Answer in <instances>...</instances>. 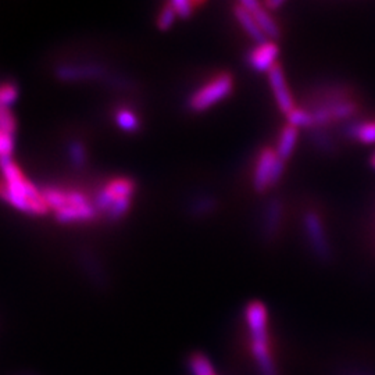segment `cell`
Instances as JSON below:
<instances>
[{
    "instance_id": "5",
    "label": "cell",
    "mask_w": 375,
    "mask_h": 375,
    "mask_svg": "<svg viewBox=\"0 0 375 375\" xmlns=\"http://www.w3.org/2000/svg\"><path fill=\"white\" fill-rule=\"evenodd\" d=\"M232 91L234 77L225 71L220 72L188 98L186 106L193 113H203L227 99Z\"/></svg>"
},
{
    "instance_id": "19",
    "label": "cell",
    "mask_w": 375,
    "mask_h": 375,
    "mask_svg": "<svg viewBox=\"0 0 375 375\" xmlns=\"http://www.w3.org/2000/svg\"><path fill=\"white\" fill-rule=\"evenodd\" d=\"M286 122L298 129L300 128H313L314 127V121H313V115L309 110L306 108H295L292 111H289L286 115Z\"/></svg>"
},
{
    "instance_id": "17",
    "label": "cell",
    "mask_w": 375,
    "mask_h": 375,
    "mask_svg": "<svg viewBox=\"0 0 375 375\" xmlns=\"http://www.w3.org/2000/svg\"><path fill=\"white\" fill-rule=\"evenodd\" d=\"M114 121L121 131L128 134H136L141 129V121L131 108H117L114 114Z\"/></svg>"
},
{
    "instance_id": "15",
    "label": "cell",
    "mask_w": 375,
    "mask_h": 375,
    "mask_svg": "<svg viewBox=\"0 0 375 375\" xmlns=\"http://www.w3.org/2000/svg\"><path fill=\"white\" fill-rule=\"evenodd\" d=\"M298 136H299V129L286 124L279 134L275 153L281 160L286 161L293 153L296 144H298Z\"/></svg>"
},
{
    "instance_id": "20",
    "label": "cell",
    "mask_w": 375,
    "mask_h": 375,
    "mask_svg": "<svg viewBox=\"0 0 375 375\" xmlns=\"http://www.w3.org/2000/svg\"><path fill=\"white\" fill-rule=\"evenodd\" d=\"M189 370L193 375H215L213 364L202 353H195L191 356Z\"/></svg>"
},
{
    "instance_id": "4",
    "label": "cell",
    "mask_w": 375,
    "mask_h": 375,
    "mask_svg": "<svg viewBox=\"0 0 375 375\" xmlns=\"http://www.w3.org/2000/svg\"><path fill=\"white\" fill-rule=\"evenodd\" d=\"M309 111L313 115L314 127H322L355 115L357 105L341 88H328V91L322 94L320 102Z\"/></svg>"
},
{
    "instance_id": "26",
    "label": "cell",
    "mask_w": 375,
    "mask_h": 375,
    "mask_svg": "<svg viewBox=\"0 0 375 375\" xmlns=\"http://www.w3.org/2000/svg\"><path fill=\"white\" fill-rule=\"evenodd\" d=\"M0 129L13 135L15 132V118L8 108L0 106Z\"/></svg>"
},
{
    "instance_id": "8",
    "label": "cell",
    "mask_w": 375,
    "mask_h": 375,
    "mask_svg": "<svg viewBox=\"0 0 375 375\" xmlns=\"http://www.w3.org/2000/svg\"><path fill=\"white\" fill-rule=\"evenodd\" d=\"M268 74V84L271 87L272 95H274V101L277 103V106L279 108V111L286 115L289 111H292L295 106V101L293 96L289 91V85L286 82L285 78V72L282 70V67L277 63L269 71Z\"/></svg>"
},
{
    "instance_id": "25",
    "label": "cell",
    "mask_w": 375,
    "mask_h": 375,
    "mask_svg": "<svg viewBox=\"0 0 375 375\" xmlns=\"http://www.w3.org/2000/svg\"><path fill=\"white\" fill-rule=\"evenodd\" d=\"M17 99V88L13 84L0 85V106L8 108Z\"/></svg>"
},
{
    "instance_id": "16",
    "label": "cell",
    "mask_w": 375,
    "mask_h": 375,
    "mask_svg": "<svg viewBox=\"0 0 375 375\" xmlns=\"http://www.w3.org/2000/svg\"><path fill=\"white\" fill-rule=\"evenodd\" d=\"M346 134L363 145H375V120L353 122L346 128Z\"/></svg>"
},
{
    "instance_id": "3",
    "label": "cell",
    "mask_w": 375,
    "mask_h": 375,
    "mask_svg": "<svg viewBox=\"0 0 375 375\" xmlns=\"http://www.w3.org/2000/svg\"><path fill=\"white\" fill-rule=\"evenodd\" d=\"M245 320L250 331L252 353L262 375H277L269 352L267 332V307L259 300L250 302L245 309Z\"/></svg>"
},
{
    "instance_id": "18",
    "label": "cell",
    "mask_w": 375,
    "mask_h": 375,
    "mask_svg": "<svg viewBox=\"0 0 375 375\" xmlns=\"http://www.w3.org/2000/svg\"><path fill=\"white\" fill-rule=\"evenodd\" d=\"M217 199L215 196H210V195H201V196H196L188 206V212L189 215L195 218H202V217H206V215L213 213L215 209H217Z\"/></svg>"
},
{
    "instance_id": "7",
    "label": "cell",
    "mask_w": 375,
    "mask_h": 375,
    "mask_svg": "<svg viewBox=\"0 0 375 375\" xmlns=\"http://www.w3.org/2000/svg\"><path fill=\"white\" fill-rule=\"evenodd\" d=\"M135 182L131 178H114L98 193L95 208L98 212H108V209L120 201L132 199L135 193Z\"/></svg>"
},
{
    "instance_id": "31",
    "label": "cell",
    "mask_w": 375,
    "mask_h": 375,
    "mask_svg": "<svg viewBox=\"0 0 375 375\" xmlns=\"http://www.w3.org/2000/svg\"><path fill=\"white\" fill-rule=\"evenodd\" d=\"M370 165H371V167H373V168L375 170V151L374 153L371 155V159H370Z\"/></svg>"
},
{
    "instance_id": "12",
    "label": "cell",
    "mask_w": 375,
    "mask_h": 375,
    "mask_svg": "<svg viewBox=\"0 0 375 375\" xmlns=\"http://www.w3.org/2000/svg\"><path fill=\"white\" fill-rule=\"evenodd\" d=\"M279 56V48L274 41H266L256 45L249 54L248 63L258 72H268L275 64Z\"/></svg>"
},
{
    "instance_id": "9",
    "label": "cell",
    "mask_w": 375,
    "mask_h": 375,
    "mask_svg": "<svg viewBox=\"0 0 375 375\" xmlns=\"http://www.w3.org/2000/svg\"><path fill=\"white\" fill-rule=\"evenodd\" d=\"M56 75L58 80L65 82H77L87 80L106 78V68L101 64L85 63V64H70L57 68Z\"/></svg>"
},
{
    "instance_id": "30",
    "label": "cell",
    "mask_w": 375,
    "mask_h": 375,
    "mask_svg": "<svg viewBox=\"0 0 375 375\" xmlns=\"http://www.w3.org/2000/svg\"><path fill=\"white\" fill-rule=\"evenodd\" d=\"M284 6V1L282 0H271V1H267L266 4H265V7L266 8H268V10H275V8H279V7H282Z\"/></svg>"
},
{
    "instance_id": "24",
    "label": "cell",
    "mask_w": 375,
    "mask_h": 375,
    "mask_svg": "<svg viewBox=\"0 0 375 375\" xmlns=\"http://www.w3.org/2000/svg\"><path fill=\"white\" fill-rule=\"evenodd\" d=\"M14 152V135L0 129V160L11 159Z\"/></svg>"
},
{
    "instance_id": "28",
    "label": "cell",
    "mask_w": 375,
    "mask_h": 375,
    "mask_svg": "<svg viewBox=\"0 0 375 375\" xmlns=\"http://www.w3.org/2000/svg\"><path fill=\"white\" fill-rule=\"evenodd\" d=\"M284 172H285V161L278 158L275 161L272 175H271V186H275L281 181V178L284 177Z\"/></svg>"
},
{
    "instance_id": "13",
    "label": "cell",
    "mask_w": 375,
    "mask_h": 375,
    "mask_svg": "<svg viewBox=\"0 0 375 375\" xmlns=\"http://www.w3.org/2000/svg\"><path fill=\"white\" fill-rule=\"evenodd\" d=\"M284 218V205L279 199H271L266 208L263 225H262V236L266 242H272L279 232L281 224Z\"/></svg>"
},
{
    "instance_id": "23",
    "label": "cell",
    "mask_w": 375,
    "mask_h": 375,
    "mask_svg": "<svg viewBox=\"0 0 375 375\" xmlns=\"http://www.w3.org/2000/svg\"><path fill=\"white\" fill-rule=\"evenodd\" d=\"M170 3H171V6L175 10L177 17L182 18V20L189 18L193 14V10L196 7V3L189 1V0H172Z\"/></svg>"
},
{
    "instance_id": "14",
    "label": "cell",
    "mask_w": 375,
    "mask_h": 375,
    "mask_svg": "<svg viewBox=\"0 0 375 375\" xmlns=\"http://www.w3.org/2000/svg\"><path fill=\"white\" fill-rule=\"evenodd\" d=\"M232 13L236 18V21L239 23V25L242 27V30L248 34V37L256 44H263L267 41V38L265 37V34L262 32V30L259 28L255 17L241 4V3H236L234 4V8H232Z\"/></svg>"
},
{
    "instance_id": "29",
    "label": "cell",
    "mask_w": 375,
    "mask_h": 375,
    "mask_svg": "<svg viewBox=\"0 0 375 375\" xmlns=\"http://www.w3.org/2000/svg\"><path fill=\"white\" fill-rule=\"evenodd\" d=\"M339 375H375L374 371H369V370H348L343 371Z\"/></svg>"
},
{
    "instance_id": "1",
    "label": "cell",
    "mask_w": 375,
    "mask_h": 375,
    "mask_svg": "<svg viewBox=\"0 0 375 375\" xmlns=\"http://www.w3.org/2000/svg\"><path fill=\"white\" fill-rule=\"evenodd\" d=\"M0 199L14 209L31 215L51 212L44 192L39 191L11 159L0 160Z\"/></svg>"
},
{
    "instance_id": "10",
    "label": "cell",
    "mask_w": 375,
    "mask_h": 375,
    "mask_svg": "<svg viewBox=\"0 0 375 375\" xmlns=\"http://www.w3.org/2000/svg\"><path fill=\"white\" fill-rule=\"evenodd\" d=\"M278 159L275 149L265 148L256 161L255 172H253V189L256 193H265L271 188V175Z\"/></svg>"
},
{
    "instance_id": "21",
    "label": "cell",
    "mask_w": 375,
    "mask_h": 375,
    "mask_svg": "<svg viewBox=\"0 0 375 375\" xmlns=\"http://www.w3.org/2000/svg\"><path fill=\"white\" fill-rule=\"evenodd\" d=\"M177 18H178L177 13L174 7L171 6V3H165L156 18V25L160 31H168L174 25Z\"/></svg>"
},
{
    "instance_id": "22",
    "label": "cell",
    "mask_w": 375,
    "mask_h": 375,
    "mask_svg": "<svg viewBox=\"0 0 375 375\" xmlns=\"http://www.w3.org/2000/svg\"><path fill=\"white\" fill-rule=\"evenodd\" d=\"M68 156H70L71 163L75 167L85 165V163H87V151H85V146L81 142H78V141H72L68 145Z\"/></svg>"
},
{
    "instance_id": "27",
    "label": "cell",
    "mask_w": 375,
    "mask_h": 375,
    "mask_svg": "<svg viewBox=\"0 0 375 375\" xmlns=\"http://www.w3.org/2000/svg\"><path fill=\"white\" fill-rule=\"evenodd\" d=\"M310 139L319 149H322V152H329L332 149V146H333V144L329 139V136L325 135L320 129H312Z\"/></svg>"
},
{
    "instance_id": "6",
    "label": "cell",
    "mask_w": 375,
    "mask_h": 375,
    "mask_svg": "<svg viewBox=\"0 0 375 375\" xmlns=\"http://www.w3.org/2000/svg\"><path fill=\"white\" fill-rule=\"evenodd\" d=\"M303 228H305L312 252L320 262L326 263L331 258V246H329V241L325 234L322 217L316 212L305 213Z\"/></svg>"
},
{
    "instance_id": "2",
    "label": "cell",
    "mask_w": 375,
    "mask_h": 375,
    "mask_svg": "<svg viewBox=\"0 0 375 375\" xmlns=\"http://www.w3.org/2000/svg\"><path fill=\"white\" fill-rule=\"evenodd\" d=\"M49 209L61 224L92 221L96 217V208L87 195L80 191H64L46 188L42 191Z\"/></svg>"
},
{
    "instance_id": "11",
    "label": "cell",
    "mask_w": 375,
    "mask_h": 375,
    "mask_svg": "<svg viewBox=\"0 0 375 375\" xmlns=\"http://www.w3.org/2000/svg\"><path fill=\"white\" fill-rule=\"evenodd\" d=\"M256 20L259 28L267 38V41H277L281 37V30L267 8L258 0H242L239 1Z\"/></svg>"
}]
</instances>
